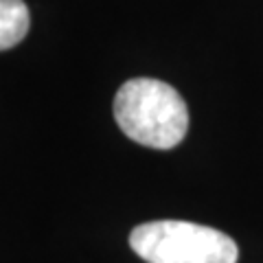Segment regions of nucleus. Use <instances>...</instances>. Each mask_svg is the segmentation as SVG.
Segmentation results:
<instances>
[{
  "label": "nucleus",
  "mask_w": 263,
  "mask_h": 263,
  "mask_svg": "<svg viewBox=\"0 0 263 263\" xmlns=\"http://www.w3.org/2000/svg\"><path fill=\"white\" fill-rule=\"evenodd\" d=\"M112 112L123 134L152 149H171L189 129L184 99L174 86L152 77L125 81L114 97Z\"/></svg>",
  "instance_id": "obj_1"
},
{
  "label": "nucleus",
  "mask_w": 263,
  "mask_h": 263,
  "mask_svg": "<svg viewBox=\"0 0 263 263\" xmlns=\"http://www.w3.org/2000/svg\"><path fill=\"white\" fill-rule=\"evenodd\" d=\"M129 246L147 263H237L239 248L217 228L180 219H158L136 226Z\"/></svg>",
  "instance_id": "obj_2"
},
{
  "label": "nucleus",
  "mask_w": 263,
  "mask_h": 263,
  "mask_svg": "<svg viewBox=\"0 0 263 263\" xmlns=\"http://www.w3.org/2000/svg\"><path fill=\"white\" fill-rule=\"evenodd\" d=\"M29 9L24 0H0V51L18 46L29 33Z\"/></svg>",
  "instance_id": "obj_3"
}]
</instances>
